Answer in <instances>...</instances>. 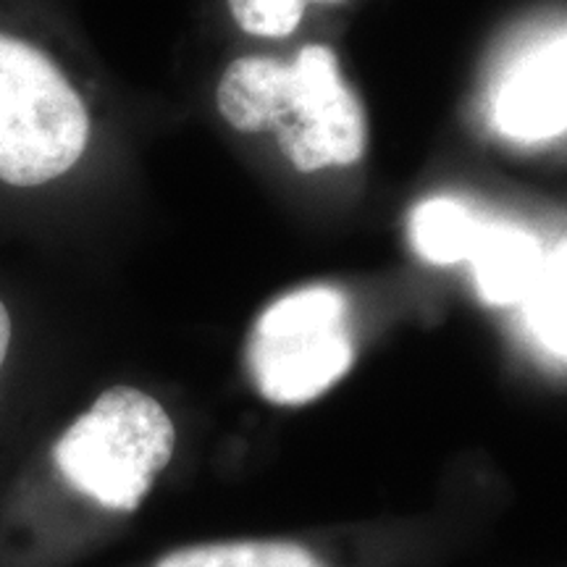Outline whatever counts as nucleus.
I'll use <instances>...</instances> for the list:
<instances>
[{
  "instance_id": "1",
  "label": "nucleus",
  "mask_w": 567,
  "mask_h": 567,
  "mask_svg": "<svg viewBox=\"0 0 567 567\" xmlns=\"http://www.w3.org/2000/svg\"><path fill=\"white\" fill-rule=\"evenodd\" d=\"M216 105L237 132H271L302 174L352 166L365 153V111L326 45L302 48L292 63L237 59L218 82Z\"/></svg>"
},
{
  "instance_id": "2",
  "label": "nucleus",
  "mask_w": 567,
  "mask_h": 567,
  "mask_svg": "<svg viewBox=\"0 0 567 567\" xmlns=\"http://www.w3.org/2000/svg\"><path fill=\"white\" fill-rule=\"evenodd\" d=\"M174 442V423L158 400L140 389L113 386L63 431L53 463L80 494L132 513L172 460Z\"/></svg>"
},
{
  "instance_id": "3",
  "label": "nucleus",
  "mask_w": 567,
  "mask_h": 567,
  "mask_svg": "<svg viewBox=\"0 0 567 567\" xmlns=\"http://www.w3.org/2000/svg\"><path fill=\"white\" fill-rule=\"evenodd\" d=\"M90 116L61 69L30 42L0 34V182L34 187L82 158Z\"/></svg>"
},
{
  "instance_id": "4",
  "label": "nucleus",
  "mask_w": 567,
  "mask_h": 567,
  "mask_svg": "<svg viewBox=\"0 0 567 567\" xmlns=\"http://www.w3.org/2000/svg\"><path fill=\"white\" fill-rule=\"evenodd\" d=\"M354 342L347 300L310 287L276 300L252 326L247 365L258 392L276 405H305L350 371Z\"/></svg>"
},
{
  "instance_id": "5",
  "label": "nucleus",
  "mask_w": 567,
  "mask_h": 567,
  "mask_svg": "<svg viewBox=\"0 0 567 567\" xmlns=\"http://www.w3.org/2000/svg\"><path fill=\"white\" fill-rule=\"evenodd\" d=\"M494 122L515 140H547L567 130V32L509 71Z\"/></svg>"
},
{
  "instance_id": "6",
  "label": "nucleus",
  "mask_w": 567,
  "mask_h": 567,
  "mask_svg": "<svg viewBox=\"0 0 567 567\" xmlns=\"http://www.w3.org/2000/svg\"><path fill=\"white\" fill-rule=\"evenodd\" d=\"M478 295L492 305L526 302L544 266L534 234L513 224H481L471 250Z\"/></svg>"
},
{
  "instance_id": "7",
  "label": "nucleus",
  "mask_w": 567,
  "mask_h": 567,
  "mask_svg": "<svg viewBox=\"0 0 567 567\" xmlns=\"http://www.w3.org/2000/svg\"><path fill=\"white\" fill-rule=\"evenodd\" d=\"M481 218L463 203L431 197L410 213L408 234L415 252L436 266L465 264L476 243Z\"/></svg>"
},
{
  "instance_id": "8",
  "label": "nucleus",
  "mask_w": 567,
  "mask_h": 567,
  "mask_svg": "<svg viewBox=\"0 0 567 567\" xmlns=\"http://www.w3.org/2000/svg\"><path fill=\"white\" fill-rule=\"evenodd\" d=\"M155 567H326V563L292 542H226L176 549Z\"/></svg>"
},
{
  "instance_id": "9",
  "label": "nucleus",
  "mask_w": 567,
  "mask_h": 567,
  "mask_svg": "<svg viewBox=\"0 0 567 567\" xmlns=\"http://www.w3.org/2000/svg\"><path fill=\"white\" fill-rule=\"evenodd\" d=\"M528 321L551 352L567 358V245L544 258L534 292L528 295Z\"/></svg>"
},
{
  "instance_id": "10",
  "label": "nucleus",
  "mask_w": 567,
  "mask_h": 567,
  "mask_svg": "<svg viewBox=\"0 0 567 567\" xmlns=\"http://www.w3.org/2000/svg\"><path fill=\"white\" fill-rule=\"evenodd\" d=\"M231 17L258 38H287L300 27L305 0H229Z\"/></svg>"
},
{
  "instance_id": "11",
  "label": "nucleus",
  "mask_w": 567,
  "mask_h": 567,
  "mask_svg": "<svg viewBox=\"0 0 567 567\" xmlns=\"http://www.w3.org/2000/svg\"><path fill=\"white\" fill-rule=\"evenodd\" d=\"M9 344H11V316L9 310H6V305L0 302V365H3Z\"/></svg>"
}]
</instances>
